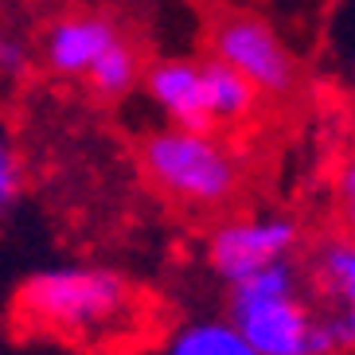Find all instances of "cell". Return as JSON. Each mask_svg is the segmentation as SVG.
Masks as SVG:
<instances>
[{"label": "cell", "mask_w": 355, "mask_h": 355, "mask_svg": "<svg viewBox=\"0 0 355 355\" xmlns=\"http://www.w3.org/2000/svg\"><path fill=\"white\" fill-rule=\"evenodd\" d=\"M141 313V293L125 273L105 266H51L24 277L16 289V316L32 332L74 344L114 340L129 332Z\"/></svg>", "instance_id": "cell-1"}, {"label": "cell", "mask_w": 355, "mask_h": 355, "mask_svg": "<svg viewBox=\"0 0 355 355\" xmlns=\"http://www.w3.org/2000/svg\"><path fill=\"white\" fill-rule=\"evenodd\" d=\"M227 320L258 355H328L320 304L304 293L293 258L270 261L227 285Z\"/></svg>", "instance_id": "cell-2"}, {"label": "cell", "mask_w": 355, "mask_h": 355, "mask_svg": "<svg viewBox=\"0 0 355 355\" xmlns=\"http://www.w3.org/2000/svg\"><path fill=\"white\" fill-rule=\"evenodd\" d=\"M137 164L168 203L184 211H223L246 184V168L219 129L160 125L141 137Z\"/></svg>", "instance_id": "cell-3"}, {"label": "cell", "mask_w": 355, "mask_h": 355, "mask_svg": "<svg viewBox=\"0 0 355 355\" xmlns=\"http://www.w3.org/2000/svg\"><path fill=\"white\" fill-rule=\"evenodd\" d=\"M207 55L239 71L258 98L289 102L304 90V67L266 16L250 8H223L207 20Z\"/></svg>", "instance_id": "cell-4"}, {"label": "cell", "mask_w": 355, "mask_h": 355, "mask_svg": "<svg viewBox=\"0 0 355 355\" xmlns=\"http://www.w3.org/2000/svg\"><path fill=\"white\" fill-rule=\"evenodd\" d=\"M304 227L289 211H254L215 223L203 242V261L219 282H239L246 273L282 258H297Z\"/></svg>", "instance_id": "cell-5"}, {"label": "cell", "mask_w": 355, "mask_h": 355, "mask_svg": "<svg viewBox=\"0 0 355 355\" xmlns=\"http://www.w3.org/2000/svg\"><path fill=\"white\" fill-rule=\"evenodd\" d=\"M121 35H125V28L110 12H67L47 24L40 40V59L55 78L83 83V74L94 67V59L105 47H114Z\"/></svg>", "instance_id": "cell-6"}, {"label": "cell", "mask_w": 355, "mask_h": 355, "mask_svg": "<svg viewBox=\"0 0 355 355\" xmlns=\"http://www.w3.org/2000/svg\"><path fill=\"white\" fill-rule=\"evenodd\" d=\"M137 90H145V98L160 110L164 125L215 129L207 117V102H203V63L199 59H184V55L153 59L141 71Z\"/></svg>", "instance_id": "cell-7"}, {"label": "cell", "mask_w": 355, "mask_h": 355, "mask_svg": "<svg viewBox=\"0 0 355 355\" xmlns=\"http://www.w3.org/2000/svg\"><path fill=\"white\" fill-rule=\"evenodd\" d=\"M301 277L316 304H355V242L347 230H332L309 246Z\"/></svg>", "instance_id": "cell-8"}, {"label": "cell", "mask_w": 355, "mask_h": 355, "mask_svg": "<svg viewBox=\"0 0 355 355\" xmlns=\"http://www.w3.org/2000/svg\"><path fill=\"white\" fill-rule=\"evenodd\" d=\"M203 102H207V117L215 129H234L246 125L258 114V90H254L239 71H230L215 55H203Z\"/></svg>", "instance_id": "cell-9"}, {"label": "cell", "mask_w": 355, "mask_h": 355, "mask_svg": "<svg viewBox=\"0 0 355 355\" xmlns=\"http://www.w3.org/2000/svg\"><path fill=\"white\" fill-rule=\"evenodd\" d=\"M141 71H145V55L137 51V43L129 35H121L114 47H105L94 59V67L83 74V83L98 102L117 105L141 86Z\"/></svg>", "instance_id": "cell-10"}, {"label": "cell", "mask_w": 355, "mask_h": 355, "mask_svg": "<svg viewBox=\"0 0 355 355\" xmlns=\"http://www.w3.org/2000/svg\"><path fill=\"white\" fill-rule=\"evenodd\" d=\"M164 355H258L242 332L227 316H203V320H188L184 328L172 332Z\"/></svg>", "instance_id": "cell-11"}, {"label": "cell", "mask_w": 355, "mask_h": 355, "mask_svg": "<svg viewBox=\"0 0 355 355\" xmlns=\"http://www.w3.org/2000/svg\"><path fill=\"white\" fill-rule=\"evenodd\" d=\"M24 196V157L16 145V133L0 114V215L12 211Z\"/></svg>", "instance_id": "cell-12"}, {"label": "cell", "mask_w": 355, "mask_h": 355, "mask_svg": "<svg viewBox=\"0 0 355 355\" xmlns=\"http://www.w3.org/2000/svg\"><path fill=\"white\" fill-rule=\"evenodd\" d=\"M32 40L20 32V28H12V24H0V83H16L28 74L32 67Z\"/></svg>", "instance_id": "cell-13"}, {"label": "cell", "mask_w": 355, "mask_h": 355, "mask_svg": "<svg viewBox=\"0 0 355 355\" xmlns=\"http://www.w3.org/2000/svg\"><path fill=\"white\" fill-rule=\"evenodd\" d=\"M320 332L328 355H352L355 347V309L352 304H320Z\"/></svg>", "instance_id": "cell-14"}, {"label": "cell", "mask_w": 355, "mask_h": 355, "mask_svg": "<svg viewBox=\"0 0 355 355\" xmlns=\"http://www.w3.org/2000/svg\"><path fill=\"white\" fill-rule=\"evenodd\" d=\"M336 188H340V207L352 211L355 207V164L352 160L340 164V172H336Z\"/></svg>", "instance_id": "cell-15"}]
</instances>
